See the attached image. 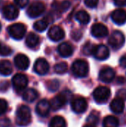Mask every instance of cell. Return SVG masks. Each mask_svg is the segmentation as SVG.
Masks as SVG:
<instances>
[{
  "instance_id": "26",
  "label": "cell",
  "mask_w": 126,
  "mask_h": 127,
  "mask_svg": "<svg viewBox=\"0 0 126 127\" xmlns=\"http://www.w3.org/2000/svg\"><path fill=\"white\" fill-rule=\"evenodd\" d=\"M49 127H66L65 120L61 116H55L51 119Z\"/></svg>"
},
{
  "instance_id": "9",
  "label": "cell",
  "mask_w": 126,
  "mask_h": 127,
  "mask_svg": "<svg viewBox=\"0 0 126 127\" xmlns=\"http://www.w3.org/2000/svg\"><path fill=\"white\" fill-rule=\"evenodd\" d=\"M50 65L48 61L44 58H39L36 60L33 70L39 75H45L49 71Z\"/></svg>"
},
{
  "instance_id": "6",
  "label": "cell",
  "mask_w": 126,
  "mask_h": 127,
  "mask_svg": "<svg viewBox=\"0 0 126 127\" xmlns=\"http://www.w3.org/2000/svg\"><path fill=\"white\" fill-rule=\"evenodd\" d=\"M126 38L124 34L120 31H114L108 39V44L114 50L121 48L125 44Z\"/></svg>"
},
{
  "instance_id": "31",
  "label": "cell",
  "mask_w": 126,
  "mask_h": 127,
  "mask_svg": "<svg viewBox=\"0 0 126 127\" xmlns=\"http://www.w3.org/2000/svg\"><path fill=\"white\" fill-rule=\"evenodd\" d=\"M47 87L50 92H55L59 87V82L57 80H52L47 83Z\"/></svg>"
},
{
  "instance_id": "28",
  "label": "cell",
  "mask_w": 126,
  "mask_h": 127,
  "mask_svg": "<svg viewBox=\"0 0 126 127\" xmlns=\"http://www.w3.org/2000/svg\"><path fill=\"white\" fill-rule=\"evenodd\" d=\"M68 71V64L65 62H61L54 65V71L56 74H63Z\"/></svg>"
},
{
  "instance_id": "35",
  "label": "cell",
  "mask_w": 126,
  "mask_h": 127,
  "mask_svg": "<svg viewBox=\"0 0 126 127\" xmlns=\"http://www.w3.org/2000/svg\"><path fill=\"white\" fill-rule=\"evenodd\" d=\"M98 2H99V0H85V5L88 7H91V8L96 7Z\"/></svg>"
},
{
  "instance_id": "15",
  "label": "cell",
  "mask_w": 126,
  "mask_h": 127,
  "mask_svg": "<svg viewBox=\"0 0 126 127\" xmlns=\"http://www.w3.org/2000/svg\"><path fill=\"white\" fill-rule=\"evenodd\" d=\"M115 77V71L113 68L110 67L103 68L99 74L100 80L103 83H111Z\"/></svg>"
},
{
  "instance_id": "10",
  "label": "cell",
  "mask_w": 126,
  "mask_h": 127,
  "mask_svg": "<svg viewBox=\"0 0 126 127\" xmlns=\"http://www.w3.org/2000/svg\"><path fill=\"white\" fill-rule=\"evenodd\" d=\"M71 108L75 113L81 114L86 111L88 108V103L83 97H76L72 100Z\"/></svg>"
},
{
  "instance_id": "20",
  "label": "cell",
  "mask_w": 126,
  "mask_h": 127,
  "mask_svg": "<svg viewBox=\"0 0 126 127\" xmlns=\"http://www.w3.org/2000/svg\"><path fill=\"white\" fill-rule=\"evenodd\" d=\"M124 107H125V104H124L123 100L119 97L114 98L110 104V108L111 111L115 114L123 113L124 110Z\"/></svg>"
},
{
  "instance_id": "3",
  "label": "cell",
  "mask_w": 126,
  "mask_h": 127,
  "mask_svg": "<svg viewBox=\"0 0 126 127\" xmlns=\"http://www.w3.org/2000/svg\"><path fill=\"white\" fill-rule=\"evenodd\" d=\"M71 70L73 74L77 77H85L89 71L88 63L84 60H76L74 62Z\"/></svg>"
},
{
  "instance_id": "8",
  "label": "cell",
  "mask_w": 126,
  "mask_h": 127,
  "mask_svg": "<svg viewBox=\"0 0 126 127\" xmlns=\"http://www.w3.org/2000/svg\"><path fill=\"white\" fill-rule=\"evenodd\" d=\"M45 10V5L42 2H34L27 10V14L30 18H36L42 15Z\"/></svg>"
},
{
  "instance_id": "32",
  "label": "cell",
  "mask_w": 126,
  "mask_h": 127,
  "mask_svg": "<svg viewBox=\"0 0 126 127\" xmlns=\"http://www.w3.org/2000/svg\"><path fill=\"white\" fill-rule=\"evenodd\" d=\"M95 45L91 42H87L83 47V53L85 55H91L93 54Z\"/></svg>"
},
{
  "instance_id": "42",
  "label": "cell",
  "mask_w": 126,
  "mask_h": 127,
  "mask_svg": "<svg viewBox=\"0 0 126 127\" xmlns=\"http://www.w3.org/2000/svg\"><path fill=\"white\" fill-rule=\"evenodd\" d=\"M117 83H120V84H123V83H126V80H125V78L123 77H119L117 78Z\"/></svg>"
},
{
  "instance_id": "40",
  "label": "cell",
  "mask_w": 126,
  "mask_h": 127,
  "mask_svg": "<svg viewBox=\"0 0 126 127\" xmlns=\"http://www.w3.org/2000/svg\"><path fill=\"white\" fill-rule=\"evenodd\" d=\"M9 83L7 81H4L0 83V91H6L8 89Z\"/></svg>"
},
{
  "instance_id": "21",
  "label": "cell",
  "mask_w": 126,
  "mask_h": 127,
  "mask_svg": "<svg viewBox=\"0 0 126 127\" xmlns=\"http://www.w3.org/2000/svg\"><path fill=\"white\" fill-rule=\"evenodd\" d=\"M13 71V66L10 61L6 60H0V74L9 76Z\"/></svg>"
},
{
  "instance_id": "29",
  "label": "cell",
  "mask_w": 126,
  "mask_h": 127,
  "mask_svg": "<svg viewBox=\"0 0 126 127\" xmlns=\"http://www.w3.org/2000/svg\"><path fill=\"white\" fill-rule=\"evenodd\" d=\"M99 121H100V117L98 115V114L95 112H92L90 114V115L88 116V119H87V121L88 123L91 125V126H96L99 123Z\"/></svg>"
},
{
  "instance_id": "33",
  "label": "cell",
  "mask_w": 126,
  "mask_h": 127,
  "mask_svg": "<svg viewBox=\"0 0 126 127\" xmlns=\"http://www.w3.org/2000/svg\"><path fill=\"white\" fill-rule=\"evenodd\" d=\"M7 107H8V105H7V101L4 99H0V115L6 112Z\"/></svg>"
},
{
  "instance_id": "43",
  "label": "cell",
  "mask_w": 126,
  "mask_h": 127,
  "mask_svg": "<svg viewBox=\"0 0 126 127\" xmlns=\"http://www.w3.org/2000/svg\"><path fill=\"white\" fill-rule=\"evenodd\" d=\"M84 127H94L93 126H91V125H86V126H85Z\"/></svg>"
},
{
  "instance_id": "27",
  "label": "cell",
  "mask_w": 126,
  "mask_h": 127,
  "mask_svg": "<svg viewBox=\"0 0 126 127\" xmlns=\"http://www.w3.org/2000/svg\"><path fill=\"white\" fill-rule=\"evenodd\" d=\"M48 25H49L48 21H47L46 19H42V20L36 21L33 24V28L39 32H42L47 29Z\"/></svg>"
},
{
  "instance_id": "4",
  "label": "cell",
  "mask_w": 126,
  "mask_h": 127,
  "mask_svg": "<svg viewBox=\"0 0 126 127\" xmlns=\"http://www.w3.org/2000/svg\"><path fill=\"white\" fill-rule=\"evenodd\" d=\"M7 31L13 39L20 40L26 33V27L22 23H15L7 28Z\"/></svg>"
},
{
  "instance_id": "41",
  "label": "cell",
  "mask_w": 126,
  "mask_h": 127,
  "mask_svg": "<svg viewBox=\"0 0 126 127\" xmlns=\"http://www.w3.org/2000/svg\"><path fill=\"white\" fill-rule=\"evenodd\" d=\"M120 65L123 68H126V54H124L120 60Z\"/></svg>"
},
{
  "instance_id": "11",
  "label": "cell",
  "mask_w": 126,
  "mask_h": 127,
  "mask_svg": "<svg viewBox=\"0 0 126 127\" xmlns=\"http://www.w3.org/2000/svg\"><path fill=\"white\" fill-rule=\"evenodd\" d=\"M92 54L97 60H105L109 57L110 52H109V49L108 48L107 46L101 44L99 45H95Z\"/></svg>"
},
{
  "instance_id": "23",
  "label": "cell",
  "mask_w": 126,
  "mask_h": 127,
  "mask_svg": "<svg viewBox=\"0 0 126 127\" xmlns=\"http://www.w3.org/2000/svg\"><path fill=\"white\" fill-rule=\"evenodd\" d=\"M38 97H39V94L34 89H27V90L25 91L22 95L23 100L28 103L33 102L37 99Z\"/></svg>"
},
{
  "instance_id": "1",
  "label": "cell",
  "mask_w": 126,
  "mask_h": 127,
  "mask_svg": "<svg viewBox=\"0 0 126 127\" xmlns=\"http://www.w3.org/2000/svg\"><path fill=\"white\" fill-rule=\"evenodd\" d=\"M31 120L30 109L25 105L20 106L16 112V121L20 127H25L28 125Z\"/></svg>"
},
{
  "instance_id": "13",
  "label": "cell",
  "mask_w": 126,
  "mask_h": 127,
  "mask_svg": "<svg viewBox=\"0 0 126 127\" xmlns=\"http://www.w3.org/2000/svg\"><path fill=\"white\" fill-rule=\"evenodd\" d=\"M19 13V12L18 8L15 5L11 4L5 5L2 9L3 16L7 20L16 19L18 17Z\"/></svg>"
},
{
  "instance_id": "14",
  "label": "cell",
  "mask_w": 126,
  "mask_h": 127,
  "mask_svg": "<svg viewBox=\"0 0 126 127\" xmlns=\"http://www.w3.org/2000/svg\"><path fill=\"white\" fill-rule=\"evenodd\" d=\"M91 32L94 37L102 38L108 34V29L102 23H95L92 25Z\"/></svg>"
},
{
  "instance_id": "22",
  "label": "cell",
  "mask_w": 126,
  "mask_h": 127,
  "mask_svg": "<svg viewBox=\"0 0 126 127\" xmlns=\"http://www.w3.org/2000/svg\"><path fill=\"white\" fill-rule=\"evenodd\" d=\"M25 43L28 48H33L39 45V36L38 35H36V33L31 32V33H28V35L27 36L26 39H25Z\"/></svg>"
},
{
  "instance_id": "34",
  "label": "cell",
  "mask_w": 126,
  "mask_h": 127,
  "mask_svg": "<svg viewBox=\"0 0 126 127\" xmlns=\"http://www.w3.org/2000/svg\"><path fill=\"white\" fill-rule=\"evenodd\" d=\"M71 6V3L68 1H64L62 2H61L60 4H58L59 7V10H62V11H65L67 10Z\"/></svg>"
},
{
  "instance_id": "2",
  "label": "cell",
  "mask_w": 126,
  "mask_h": 127,
  "mask_svg": "<svg viewBox=\"0 0 126 127\" xmlns=\"http://www.w3.org/2000/svg\"><path fill=\"white\" fill-rule=\"evenodd\" d=\"M71 98V93L69 90H65L60 94L57 95L50 102V109L53 110H59L62 108L67 102Z\"/></svg>"
},
{
  "instance_id": "16",
  "label": "cell",
  "mask_w": 126,
  "mask_h": 127,
  "mask_svg": "<svg viewBox=\"0 0 126 127\" xmlns=\"http://www.w3.org/2000/svg\"><path fill=\"white\" fill-rule=\"evenodd\" d=\"M14 64L17 68L20 70H26L30 65V60L26 55L19 54L14 58Z\"/></svg>"
},
{
  "instance_id": "44",
  "label": "cell",
  "mask_w": 126,
  "mask_h": 127,
  "mask_svg": "<svg viewBox=\"0 0 126 127\" xmlns=\"http://www.w3.org/2000/svg\"><path fill=\"white\" fill-rule=\"evenodd\" d=\"M1 23H0V31H1Z\"/></svg>"
},
{
  "instance_id": "25",
  "label": "cell",
  "mask_w": 126,
  "mask_h": 127,
  "mask_svg": "<svg viewBox=\"0 0 126 127\" xmlns=\"http://www.w3.org/2000/svg\"><path fill=\"white\" fill-rule=\"evenodd\" d=\"M75 17H76V19L79 22H80L81 24H83V25L88 24L91 20L90 15L85 10H79V11H78L76 13Z\"/></svg>"
},
{
  "instance_id": "39",
  "label": "cell",
  "mask_w": 126,
  "mask_h": 127,
  "mask_svg": "<svg viewBox=\"0 0 126 127\" xmlns=\"http://www.w3.org/2000/svg\"><path fill=\"white\" fill-rule=\"evenodd\" d=\"M114 4L119 7H126V0H114Z\"/></svg>"
},
{
  "instance_id": "12",
  "label": "cell",
  "mask_w": 126,
  "mask_h": 127,
  "mask_svg": "<svg viewBox=\"0 0 126 127\" xmlns=\"http://www.w3.org/2000/svg\"><path fill=\"white\" fill-rule=\"evenodd\" d=\"M48 35L50 40L54 42H58L64 39L65 33L62 28H60L58 25H54L49 29Z\"/></svg>"
},
{
  "instance_id": "18",
  "label": "cell",
  "mask_w": 126,
  "mask_h": 127,
  "mask_svg": "<svg viewBox=\"0 0 126 127\" xmlns=\"http://www.w3.org/2000/svg\"><path fill=\"white\" fill-rule=\"evenodd\" d=\"M112 21L119 25H123L126 22V11L123 9H117L112 12L111 15Z\"/></svg>"
},
{
  "instance_id": "19",
  "label": "cell",
  "mask_w": 126,
  "mask_h": 127,
  "mask_svg": "<svg viewBox=\"0 0 126 127\" xmlns=\"http://www.w3.org/2000/svg\"><path fill=\"white\" fill-rule=\"evenodd\" d=\"M58 52L62 57H69L74 53V48L68 42H62L58 47Z\"/></svg>"
},
{
  "instance_id": "5",
  "label": "cell",
  "mask_w": 126,
  "mask_h": 127,
  "mask_svg": "<svg viewBox=\"0 0 126 127\" xmlns=\"http://www.w3.org/2000/svg\"><path fill=\"white\" fill-rule=\"evenodd\" d=\"M111 94V92L108 87L99 86L94 90L93 93V97L94 100L97 103H104L109 99Z\"/></svg>"
},
{
  "instance_id": "37",
  "label": "cell",
  "mask_w": 126,
  "mask_h": 127,
  "mask_svg": "<svg viewBox=\"0 0 126 127\" xmlns=\"http://www.w3.org/2000/svg\"><path fill=\"white\" fill-rule=\"evenodd\" d=\"M117 97H119L122 100H126V89L119 90L117 95Z\"/></svg>"
},
{
  "instance_id": "7",
  "label": "cell",
  "mask_w": 126,
  "mask_h": 127,
  "mask_svg": "<svg viewBox=\"0 0 126 127\" xmlns=\"http://www.w3.org/2000/svg\"><path fill=\"white\" fill-rule=\"evenodd\" d=\"M12 83L16 92H22L27 87L28 79L27 76L23 74H16L12 79Z\"/></svg>"
},
{
  "instance_id": "30",
  "label": "cell",
  "mask_w": 126,
  "mask_h": 127,
  "mask_svg": "<svg viewBox=\"0 0 126 127\" xmlns=\"http://www.w3.org/2000/svg\"><path fill=\"white\" fill-rule=\"evenodd\" d=\"M12 53V50L11 48L6 45L5 44H4L3 42H0V56H9Z\"/></svg>"
},
{
  "instance_id": "36",
  "label": "cell",
  "mask_w": 126,
  "mask_h": 127,
  "mask_svg": "<svg viewBox=\"0 0 126 127\" xmlns=\"http://www.w3.org/2000/svg\"><path fill=\"white\" fill-rule=\"evenodd\" d=\"M82 32H80L79 31H75L71 33V37L76 41H79L82 38Z\"/></svg>"
},
{
  "instance_id": "24",
  "label": "cell",
  "mask_w": 126,
  "mask_h": 127,
  "mask_svg": "<svg viewBox=\"0 0 126 127\" xmlns=\"http://www.w3.org/2000/svg\"><path fill=\"white\" fill-rule=\"evenodd\" d=\"M119 120L115 116L108 115L103 120V127H119Z\"/></svg>"
},
{
  "instance_id": "38",
  "label": "cell",
  "mask_w": 126,
  "mask_h": 127,
  "mask_svg": "<svg viewBox=\"0 0 126 127\" xmlns=\"http://www.w3.org/2000/svg\"><path fill=\"white\" fill-rule=\"evenodd\" d=\"M14 1L16 4V5H18L21 8L25 7L28 3V0H14Z\"/></svg>"
},
{
  "instance_id": "17",
  "label": "cell",
  "mask_w": 126,
  "mask_h": 127,
  "mask_svg": "<svg viewBox=\"0 0 126 127\" xmlns=\"http://www.w3.org/2000/svg\"><path fill=\"white\" fill-rule=\"evenodd\" d=\"M50 109V103L45 99L40 100L36 106V112L41 117H46L49 114Z\"/></svg>"
}]
</instances>
